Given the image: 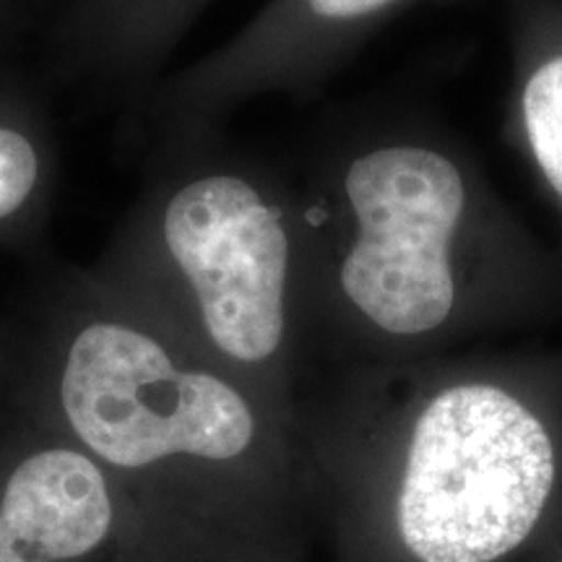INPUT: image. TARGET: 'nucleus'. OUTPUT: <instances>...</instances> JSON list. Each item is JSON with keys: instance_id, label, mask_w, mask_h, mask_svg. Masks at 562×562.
<instances>
[{"instance_id": "nucleus-4", "label": "nucleus", "mask_w": 562, "mask_h": 562, "mask_svg": "<svg viewBox=\"0 0 562 562\" xmlns=\"http://www.w3.org/2000/svg\"><path fill=\"white\" fill-rule=\"evenodd\" d=\"M157 232L172 279L161 321L294 425L307 341L290 182L203 154L167 191Z\"/></svg>"}, {"instance_id": "nucleus-1", "label": "nucleus", "mask_w": 562, "mask_h": 562, "mask_svg": "<svg viewBox=\"0 0 562 562\" xmlns=\"http://www.w3.org/2000/svg\"><path fill=\"white\" fill-rule=\"evenodd\" d=\"M294 440L331 562H518L562 526V349L336 368Z\"/></svg>"}, {"instance_id": "nucleus-10", "label": "nucleus", "mask_w": 562, "mask_h": 562, "mask_svg": "<svg viewBox=\"0 0 562 562\" xmlns=\"http://www.w3.org/2000/svg\"><path fill=\"white\" fill-rule=\"evenodd\" d=\"M518 562H562V526L542 547H537V550L529 552Z\"/></svg>"}, {"instance_id": "nucleus-8", "label": "nucleus", "mask_w": 562, "mask_h": 562, "mask_svg": "<svg viewBox=\"0 0 562 562\" xmlns=\"http://www.w3.org/2000/svg\"><path fill=\"white\" fill-rule=\"evenodd\" d=\"M45 180V157L30 131L0 121V224L24 214Z\"/></svg>"}, {"instance_id": "nucleus-9", "label": "nucleus", "mask_w": 562, "mask_h": 562, "mask_svg": "<svg viewBox=\"0 0 562 562\" xmlns=\"http://www.w3.org/2000/svg\"><path fill=\"white\" fill-rule=\"evenodd\" d=\"M302 547L290 542H271V544H252L243 550H232L203 562H302Z\"/></svg>"}, {"instance_id": "nucleus-6", "label": "nucleus", "mask_w": 562, "mask_h": 562, "mask_svg": "<svg viewBox=\"0 0 562 562\" xmlns=\"http://www.w3.org/2000/svg\"><path fill=\"white\" fill-rule=\"evenodd\" d=\"M453 0H279V5L201 76L203 102L258 91H311L378 26L398 13Z\"/></svg>"}, {"instance_id": "nucleus-7", "label": "nucleus", "mask_w": 562, "mask_h": 562, "mask_svg": "<svg viewBox=\"0 0 562 562\" xmlns=\"http://www.w3.org/2000/svg\"><path fill=\"white\" fill-rule=\"evenodd\" d=\"M510 79L505 138L562 227V0H505Z\"/></svg>"}, {"instance_id": "nucleus-3", "label": "nucleus", "mask_w": 562, "mask_h": 562, "mask_svg": "<svg viewBox=\"0 0 562 562\" xmlns=\"http://www.w3.org/2000/svg\"><path fill=\"white\" fill-rule=\"evenodd\" d=\"M26 406L110 474L154 562L305 544L294 425L170 323L123 311L66 323Z\"/></svg>"}, {"instance_id": "nucleus-5", "label": "nucleus", "mask_w": 562, "mask_h": 562, "mask_svg": "<svg viewBox=\"0 0 562 562\" xmlns=\"http://www.w3.org/2000/svg\"><path fill=\"white\" fill-rule=\"evenodd\" d=\"M0 562H154L110 474L30 406L0 432Z\"/></svg>"}, {"instance_id": "nucleus-2", "label": "nucleus", "mask_w": 562, "mask_h": 562, "mask_svg": "<svg viewBox=\"0 0 562 562\" xmlns=\"http://www.w3.org/2000/svg\"><path fill=\"white\" fill-rule=\"evenodd\" d=\"M292 191L305 341L334 368L425 360L562 318V258L427 112L344 123Z\"/></svg>"}]
</instances>
